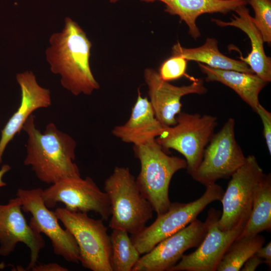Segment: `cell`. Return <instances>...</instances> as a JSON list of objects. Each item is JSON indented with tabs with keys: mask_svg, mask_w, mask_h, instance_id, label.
<instances>
[{
	"mask_svg": "<svg viewBox=\"0 0 271 271\" xmlns=\"http://www.w3.org/2000/svg\"><path fill=\"white\" fill-rule=\"evenodd\" d=\"M147 2L157 0H142ZM165 4V11L177 15L188 27V33L194 39L201 36L196 20L205 14L226 15L238 7L248 5V0H157Z\"/></svg>",
	"mask_w": 271,
	"mask_h": 271,
	"instance_id": "cell-19",
	"label": "cell"
},
{
	"mask_svg": "<svg viewBox=\"0 0 271 271\" xmlns=\"http://www.w3.org/2000/svg\"><path fill=\"white\" fill-rule=\"evenodd\" d=\"M22 130L28 135L24 164L31 166L40 181L51 185L63 179L81 177L74 163L77 144L70 135L52 122L48 123L42 132L36 126L33 114Z\"/></svg>",
	"mask_w": 271,
	"mask_h": 271,
	"instance_id": "cell-2",
	"label": "cell"
},
{
	"mask_svg": "<svg viewBox=\"0 0 271 271\" xmlns=\"http://www.w3.org/2000/svg\"><path fill=\"white\" fill-rule=\"evenodd\" d=\"M206 232L204 222L195 219L140 257L132 271H168L186 250L199 246Z\"/></svg>",
	"mask_w": 271,
	"mask_h": 271,
	"instance_id": "cell-13",
	"label": "cell"
},
{
	"mask_svg": "<svg viewBox=\"0 0 271 271\" xmlns=\"http://www.w3.org/2000/svg\"><path fill=\"white\" fill-rule=\"evenodd\" d=\"M260 117L263 126V136L269 155H271V113L259 104L255 111Z\"/></svg>",
	"mask_w": 271,
	"mask_h": 271,
	"instance_id": "cell-27",
	"label": "cell"
},
{
	"mask_svg": "<svg viewBox=\"0 0 271 271\" xmlns=\"http://www.w3.org/2000/svg\"><path fill=\"white\" fill-rule=\"evenodd\" d=\"M43 189L19 188L16 196L20 200L22 209L32 217L31 227L39 233H43L50 240L54 253L68 262L79 263V250L72 234L61 227L54 211L46 206L42 196Z\"/></svg>",
	"mask_w": 271,
	"mask_h": 271,
	"instance_id": "cell-10",
	"label": "cell"
},
{
	"mask_svg": "<svg viewBox=\"0 0 271 271\" xmlns=\"http://www.w3.org/2000/svg\"><path fill=\"white\" fill-rule=\"evenodd\" d=\"M172 54L181 56L187 61H195L214 68L254 73L243 61L232 59L221 53L218 49V41L213 38H207L203 45L194 48L183 47L178 42L173 46Z\"/></svg>",
	"mask_w": 271,
	"mask_h": 271,
	"instance_id": "cell-21",
	"label": "cell"
},
{
	"mask_svg": "<svg viewBox=\"0 0 271 271\" xmlns=\"http://www.w3.org/2000/svg\"><path fill=\"white\" fill-rule=\"evenodd\" d=\"M270 229L271 175L269 173L264 174L256 189L249 218L237 238L254 236Z\"/></svg>",
	"mask_w": 271,
	"mask_h": 271,
	"instance_id": "cell-22",
	"label": "cell"
},
{
	"mask_svg": "<svg viewBox=\"0 0 271 271\" xmlns=\"http://www.w3.org/2000/svg\"><path fill=\"white\" fill-rule=\"evenodd\" d=\"M33 271H67L68 269L56 263L36 264L32 269Z\"/></svg>",
	"mask_w": 271,
	"mask_h": 271,
	"instance_id": "cell-30",
	"label": "cell"
},
{
	"mask_svg": "<svg viewBox=\"0 0 271 271\" xmlns=\"http://www.w3.org/2000/svg\"><path fill=\"white\" fill-rule=\"evenodd\" d=\"M265 242L259 234L236 238L229 246L217 267V271H238Z\"/></svg>",
	"mask_w": 271,
	"mask_h": 271,
	"instance_id": "cell-23",
	"label": "cell"
},
{
	"mask_svg": "<svg viewBox=\"0 0 271 271\" xmlns=\"http://www.w3.org/2000/svg\"><path fill=\"white\" fill-rule=\"evenodd\" d=\"M110 235L111 253L110 259L112 271H132L140 258L128 233L120 229H112Z\"/></svg>",
	"mask_w": 271,
	"mask_h": 271,
	"instance_id": "cell-24",
	"label": "cell"
},
{
	"mask_svg": "<svg viewBox=\"0 0 271 271\" xmlns=\"http://www.w3.org/2000/svg\"><path fill=\"white\" fill-rule=\"evenodd\" d=\"M42 196L48 208L58 203L73 212L87 213L94 211L107 220L110 216L111 209L107 194L102 191L89 177L71 178L57 182L43 190Z\"/></svg>",
	"mask_w": 271,
	"mask_h": 271,
	"instance_id": "cell-11",
	"label": "cell"
},
{
	"mask_svg": "<svg viewBox=\"0 0 271 271\" xmlns=\"http://www.w3.org/2000/svg\"><path fill=\"white\" fill-rule=\"evenodd\" d=\"M263 262V260L255 254L244 262L240 270L241 271H254Z\"/></svg>",
	"mask_w": 271,
	"mask_h": 271,
	"instance_id": "cell-29",
	"label": "cell"
},
{
	"mask_svg": "<svg viewBox=\"0 0 271 271\" xmlns=\"http://www.w3.org/2000/svg\"><path fill=\"white\" fill-rule=\"evenodd\" d=\"M198 64L201 71L206 75V81H217L230 87L255 111L260 104L259 94L267 82L254 73L214 68Z\"/></svg>",
	"mask_w": 271,
	"mask_h": 271,
	"instance_id": "cell-20",
	"label": "cell"
},
{
	"mask_svg": "<svg viewBox=\"0 0 271 271\" xmlns=\"http://www.w3.org/2000/svg\"><path fill=\"white\" fill-rule=\"evenodd\" d=\"M203 194L189 203H171L168 210L157 215L155 221L140 232L131 235V240L140 254L151 250L165 238L186 227L211 202L221 201L224 190L214 183L206 186Z\"/></svg>",
	"mask_w": 271,
	"mask_h": 271,
	"instance_id": "cell-7",
	"label": "cell"
},
{
	"mask_svg": "<svg viewBox=\"0 0 271 271\" xmlns=\"http://www.w3.org/2000/svg\"><path fill=\"white\" fill-rule=\"evenodd\" d=\"M187 60L179 55H172L160 66L159 74L166 81L175 80L186 75Z\"/></svg>",
	"mask_w": 271,
	"mask_h": 271,
	"instance_id": "cell-26",
	"label": "cell"
},
{
	"mask_svg": "<svg viewBox=\"0 0 271 271\" xmlns=\"http://www.w3.org/2000/svg\"><path fill=\"white\" fill-rule=\"evenodd\" d=\"M221 211L211 208L204 222L206 232L202 241L193 252L184 254L168 271H215L231 244L239 236L246 222L222 230L219 226Z\"/></svg>",
	"mask_w": 271,
	"mask_h": 271,
	"instance_id": "cell-12",
	"label": "cell"
},
{
	"mask_svg": "<svg viewBox=\"0 0 271 271\" xmlns=\"http://www.w3.org/2000/svg\"><path fill=\"white\" fill-rule=\"evenodd\" d=\"M264 175L255 157L249 155L231 175L220 201L223 209L219 226L221 230H230L247 222L256 189Z\"/></svg>",
	"mask_w": 271,
	"mask_h": 271,
	"instance_id": "cell-9",
	"label": "cell"
},
{
	"mask_svg": "<svg viewBox=\"0 0 271 271\" xmlns=\"http://www.w3.org/2000/svg\"><path fill=\"white\" fill-rule=\"evenodd\" d=\"M255 254L261 258L270 269L271 267V242L269 241L264 246L263 245L259 248Z\"/></svg>",
	"mask_w": 271,
	"mask_h": 271,
	"instance_id": "cell-28",
	"label": "cell"
},
{
	"mask_svg": "<svg viewBox=\"0 0 271 271\" xmlns=\"http://www.w3.org/2000/svg\"><path fill=\"white\" fill-rule=\"evenodd\" d=\"M166 126L157 119L150 101L142 97L139 90L129 118L124 124L115 126L111 132L122 142L138 146L157 138Z\"/></svg>",
	"mask_w": 271,
	"mask_h": 271,
	"instance_id": "cell-17",
	"label": "cell"
},
{
	"mask_svg": "<svg viewBox=\"0 0 271 271\" xmlns=\"http://www.w3.org/2000/svg\"><path fill=\"white\" fill-rule=\"evenodd\" d=\"M16 80L21 92V102L17 110L9 118L1 130L0 138V165L9 143L23 129V125L32 113L42 108H48L52 104L49 89L37 82L31 71H25L16 75Z\"/></svg>",
	"mask_w": 271,
	"mask_h": 271,
	"instance_id": "cell-16",
	"label": "cell"
},
{
	"mask_svg": "<svg viewBox=\"0 0 271 271\" xmlns=\"http://www.w3.org/2000/svg\"><path fill=\"white\" fill-rule=\"evenodd\" d=\"M176 119V123L166 126L156 140L165 151L173 149L182 154L187 163V172L191 175L202 161L217 124V118L181 111Z\"/></svg>",
	"mask_w": 271,
	"mask_h": 271,
	"instance_id": "cell-6",
	"label": "cell"
},
{
	"mask_svg": "<svg viewBox=\"0 0 271 271\" xmlns=\"http://www.w3.org/2000/svg\"><path fill=\"white\" fill-rule=\"evenodd\" d=\"M11 169V167L7 164L3 165L0 169V187L7 185V183L4 182L3 178L4 175L10 171Z\"/></svg>",
	"mask_w": 271,
	"mask_h": 271,
	"instance_id": "cell-31",
	"label": "cell"
},
{
	"mask_svg": "<svg viewBox=\"0 0 271 271\" xmlns=\"http://www.w3.org/2000/svg\"><path fill=\"white\" fill-rule=\"evenodd\" d=\"M54 212L75 238L82 265L92 271H112L110 236L103 220L95 219L86 213L71 211L65 208H57Z\"/></svg>",
	"mask_w": 271,
	"mask_h": 271,
	"instance_id": "cell-5",
	"label": "cell"
},
{
	"mask_svg": "<svg viewBox=\"0 0 271 271\" xmlns=\"http://www.w3.org/2000/svg\"><path fill=\"white\" fill-rule=\"evenodd\" d=\"M104 190L110 204L111 229L136 234L152 218L153 207L140 190L128 168L116 167L106 179Z\"/></svg>",
	"mask_w": 271,
	"mask_h": 271,
	"instance_id": "cell-4",
	"label": "cell"
},
{
	"mask_svg": "<svg viewBox=\"0 0 271 271\" xmlns=\"http://www.w3.org/2000/svg\"><path fill=\"white\" fill-rule=\"evenodd\" d=\"M144 77L155 115L167 126L176 123V116L181 111L183 96L190 94H203L207 91L201 79L192 78L190 84L177 86L163 80L157 71L150 68L144 70Z\"/></svg>",
	"mask_w": 271,
	"mask_h": 271,
	"instance_id": "cell-15",
	"label": "cell"
},
{
	"mask_svg": "<svg viewBox=\"0 0 271 271\" xmlns=\"http://www.w3.org/2000/svg\"><path fill=\"white\" fill-rule=\"evenodd\" d=\"M254 10V23L261 33L263 41L271 43V0H248Z\"/></svg>",
	"mask_w": 271,
	"mask_h": 271,
	"instance_id": "cell-25",
	"label": "cell"
},
{
	"mask_svg": "<svg viewBox=\"0 0 271 271\" xmlns=\"http://www.w3.org/2000/svg\"><path fill=\"white\" fill-rule=\"evenodd\" d=\"M235 120L229 118L221 129L214 133L195 171L191 175L205 186L220 179H227L245 161L246 157L235 137Z\"/></svg>",
	"mask_w": 271,
	"mask_h": 271,
	"instance_id": "cell-8",
	"label": "cell"
},
{
	"mask_svg": "<svg viewBox=\"0 0 271 271\" xmlns=\"http://www.w3.org/2000/svg\"><path fill=\"white\" fill-rule=\"evenodd\" d=\"M234 12L236 15L233 14L229 22L214 19L212 21L219 27H236L247 35L251 50L247 57L243 58L241 56L240 59L254 74L268 83L271 81V59L265 53L262 35L255 26L253 18L246 6H240Z\"/></svg>",
	"mask_w": 271,
	"mask_h": 271,
	"instance_id": "cell-18",
	"label": "cell"
},
{
	"mask_svg": "<svg viewBox=\"0 0 271 271\" xmlns=\"http://www.w3.org/2000/svg\"><path fill=\"white\" fill-rule=\"evenodd\" d=\"M49 43L46 60L51 71L60 76L65 89L77 96L90 95L99 88L89 64L92 44L76 22L66 18L62 31L53 34Z\"/></svg>",
	"mask_w": 271,
	"mask_h": 271,
	"instance_id": "cell-1",
	"label": "cell"
},
{
	"mask_svg": "<svg viewBox=\"0 0 271 271\" xmlns=\"http://www.w3.org/2000/svg\"><path fill=\"white\" fill-rule=\"evenodd\" d=\"M118 1H119V0H110V2H111V3H115V2H117Z\"/></svg>",
	"mask_w": 271,
	"mask_h": 271,
	"instance_id": "cell-32",
	"label": "cell"
},
{
	"mask_svg": "<svg viewBox=\"0 0 271 271\" xmlns=\"http://www.w3.org/2000/svg\"><path fill=\"white\" fill-rule=\"evenodd\" d=\"M18 197L9 200L8 204H0V255L6 257L16 248L19 242L26 244L30 250V261L26 270H31L38 262L45 242L41 235L27 223Z\"/></svg>",
	"mask_w": 271,
	"mask_h": 271,
	"instance_id": "cell-14",
	"label": "cell"
},
{
	"mask_svg": "<svg viewBox=\"0 0 271 271\" xmlns=\"http://www.w3.org/2000/svg\"><path fill=\"white\" fill-rule=\"evenodd\" d=\"M133 150L141 163L137 184L157 215L162 214L171 203L169 196L171 180L177 172L187 168L186 161L169 155L156 139L133 146Z\"/></svg>",
	"mask_w": 271,
	"mask_h": 271,
	"instance_id": "cell-3",
	"label": "cell"
}]
</instances>
